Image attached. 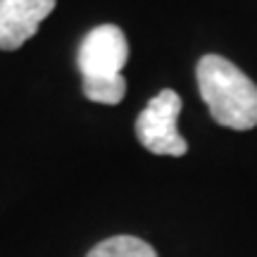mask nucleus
I'll use <instances>...</instances> for the list:
<instances>
[{
  "label": "nucleus",
  "instance_id": "nucleus-1",
  "mask_svg": "<svg viewBox=\"0 0 257 257\" xmlns=\"http://www.w3.org/2000/svg\"><path fill=\"white\" fill-rule=\"evenodd\" d=\"M198 88L217 124L236 131L257 126V86L233 62L205 55L195 69Z\"/></svg>",
  "mask_w": 257,
  "mask_h": 257
},
{
  "label": "nucleus",
  "instance_id": "nucleus-2",
  "mask_svg": "<svg viewBox=\"0 0 257 257\" xmlns=\"http://www.w3.org/2000/svg\"><path fill=\"white\" fill-rule=\"evenodd\" d=\"M179 114H181V98L176 91L165 88L155 98H150L146 110L136 117V136L141 146L155 155H186L188 143L176 128Z\"/></svg>",
  "mask_w": 257,
  "mask_h": 257
},
{
  "label": "nucleus",
  "instance_id": "nucleus-3",
  "mask_svg": "<svg viewBox=\"0 0 257 257\" xmlns=\"http://www.w3.org/2000/svg\"><path fill=\"white\" fill-rule=\"evenodd\" d=\"M128 60V43L119 27L102 24L86 34L79 48V72L83 79H114Z\"/></svg>",
  "mask_w": 257,
  "mask_h": 257
},
{
  "label": "nucleus",
  "instance_id": "nucleus-4",
  "mask_svg": "<svg viewBox=\"0 0 257 257\" xmlns=\"http://www.w3.org/2000/svg\"><path fill=\"white\" fill-rule=\"evenodd\" d=\"M57 0H0V50H17L34 36Z\"/></svg>",
  "mask_w": 257,
  "mask_h": 257
},
{
  "label": "nucleus",
  "instance_id": "nucleus-5",
  "mask_svg": "<svg viewBox=\"0 0 257 257\" xmlns=\"http://www.w3.org/2000/svg\"><path fill=\"white\" fill-rule=\"evenodd\" d=\"M86 257H157V252L136 236H112L98 243Z\"/></svg>",
  "mask_w": 257,
  "mask_h": 257
},
{
  "label": "nucleus",
  "instance_id": "nucleus-6",
  "mask_svg": "<svg viewBox=\"0 0 257 257\" xmlns=\"http://www.w3.org/2000/svg\"><path fill=\"white\" fill-rule=\"evenodd\" d=\"M83 95L100 105H119L126 95V79L114 76V79H83L81 83Z\"/></svg>",
  "mask_w": 257,
  "mask_h": 257
}]
</instances>
